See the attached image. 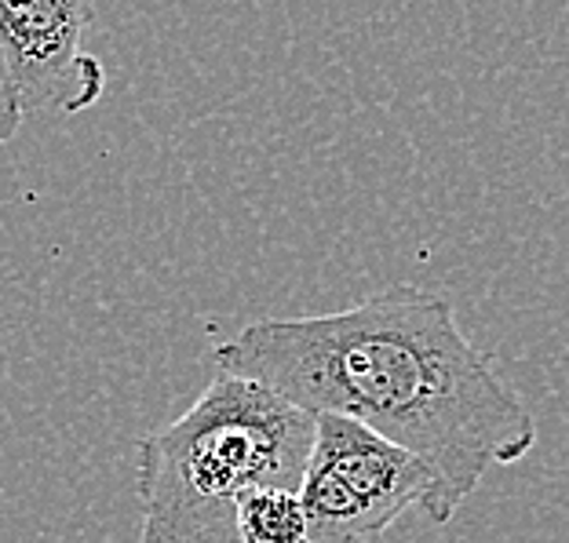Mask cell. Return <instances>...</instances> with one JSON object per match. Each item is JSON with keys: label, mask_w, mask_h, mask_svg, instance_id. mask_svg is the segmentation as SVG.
<instances>
[{"label": "cell", "mask_w": 569, "mask_h": 543, "mask_svg": "<svg viewBox=\"0 0 569 543\" xmlns=\"http://www.w3.org/2000/svg\"><path fill=\"white\" fill-rule=\"evenodd\" d=\"M212 361L310 416H351L417 452L457 503L489 467L537 445L533 412L463 335L446 295L420 284H391L340 314L252 321Z\"/></svg>", "instance_id": "cell-1"}, {"label": "cell", "mask_w": 569, "mask_h": 543, "mask_svg": "<svg viewBox=\"0 0 569 543\" xmlns=\"http://www.w3.org/2000/svg\"><path fill=\"white\" fill-rule=\"evenodd\" d=\"M315 416L267 386L219 376L183 416L139 442V543H244L252 489H300Z\"/></svg>", "instance_id": "cell-2"}, {"label": "cell", "mask_w": 569, "mask_h": 543, "mask_svg": "<svg viewBox=\"0 0 569 543\" xmlns=\"http://www.w3.org/2000/svg\"><path fill=\"white\" fill-rule=\"evenodd\" d=\"M300 500L307 543H380L412 507L435 525L460 511L431 463L336 412L315 416Z\"/></svg>", "instance_id": "cell-3"}, {"label": "cell", "mask_w": 569, "mask_h": 543, "mask_svg": "<svg viewBox=\"0 0 569 543\" xmlns=\"http://www.w3.org/2000/svg\"><path fill=\"white\" fill-rule=\"evenodd\" d=\"M92 0H0V51L22 118L41 110L81 113L107 88L102 62L84 51Z\"/></svg>", "instance_id": "cell-4"}, {"label": "cell", "mask_w": 569, "mask_h": 543, "mask_svg": "<svg viewBox=\"0 0 569 543\" xmlns=\"http://www.w3.org/2000/svg\"><path fill=\"white\" fill-rule=\"evenodd\" d=\"M238 529L244 543H307L300 489L263 485L241 500Z\"/></svg>", "instance_id": "cell-5"}, {"label": "cell", "mask_w": 569, "mask_h": 543, "mask_svg": "<svg viewBox=\"0 0 569 543\" xmlns=\"http://www.w3.org/2000/svg\"><path fill=\"white\" fill-rule=\"evenodd\" d=\"M19 124H22L19 95H16V84H11V73H8L4 51H0V147H4L8 139H16Z\"/></svg>", "instance_id": "cell-6"}]
</instances>
